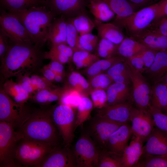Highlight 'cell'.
I'll return each mask as SVG.
<instances>
[{"instance_id":"cell-54","label":"cell","mask_w":167,"mask_h":167,"mask_svg":"<svg viewBox=\"0 0 167 167\" xmlns=\"http://www.w3.org/2000/svg\"><path fill=\"white\" fill-rule=\"evenodd\" d=\"M135 6L138 10L153 4L160 0H127Z\"/></svg>"},{"instance_id":"cell-9","label":"cell","mask_w":167,"mask_h":167,"mask_svg":"<svg viewBox=\"0 0 167 167\" xmlns=\"http://www.w3.org/2000/svg\"><path fill=\"white\" fill-rule=\"evenodd\" d=\"M132 84V98L137 108L148 109L151 105L152 90L141 72L136 69L126 58Z\"/></svg>"},{"instance_id":"cell-43","label":"cell","mask_w":167,"mask_h":167,"mask_svg":"<svg viewBox=\"0 0 167 167\" xmlns=\"http://www.w3.org/2000/svg\"><path fill=\"white\" fill-rule=\"evenodd\" d=\"M148 110L152 117L155 126L167 134V113H164L151 105Z\"/></svg>"},{"instance_id":"cell-31","label":"cell","mask_w":167,"mask_h":167,"mask_svg":"<svg viewBox=\"0 0 167 167\" xmlns=\"http://www.w3.org/2000/svg\"><path fill=\"white\" fill-rule=\"evenodd\" d=\"M3 90L16 103L24 105L28 99L29 94L19 83L15 82L11 79L4 83Z\"/></svg>"},{"instance_id":"cell-46","label":"cell","mask_w":167,"mask_h":167,"mask_svg":"<svg viewBox=\"0 0 167 167\" xmlns=\"http://www.w3.org/2000/svg\"><path fill=\"white\" fill-rule=\"evenodd\" d=\"M90 95L94 107L99 109L107 105V98L105 90H93L91 92Z\"/></svg>"},{"instance_id":"cell-10","label":"cell","mask_w":167,"mask_h":167,"mask_svg":"<svg viewBox=\"0 0 167 167\" xmlns=\"http://www.w3.org/2000/svg\"><path fill=\"white\" fill-rule=\"evenodd\" d=\"M100 150L88 135L82 134L73 150L77 167H97Z\"/></svg>"},{"instance_id":"cell-28","label":"cell","mask_w":167,"mask_h":167,"mask_svg":"<svg viewBox=\"0 0 167 167\" xmlns=\"http://www.w3.org/2000/svg\"><path fill=\"white\" fill-rule=\"evenodd\" d=\"M151 106L164 113L167 112V84L156 82L152 89Z\"/></svg>"},{"instance_id":"cell-29","label":"cell","mask_w":167,"mask_h":167,"mask_svg":"<svg viewBox=\"0 0 167 167\" xmlns=\"http://www.w3.org/2000/svg\"><path fill=\"white\" fill-rule=\"evenodd\" d=\"M116 15L115 19L126 18L138 10L137 7L127 0H102Z\"/></svg>"},{"instance_id":"cell-37","label":"cell","mask_w":167,"mask_h":167,"mask_svg":"<svg viewBox=\"0 0 167 167\" xmlns=\"http://www.w3.org/2000/svg\"><path fill=\"white\" fill-rule=\"evenodd\" d=\"M72 59L78 68H87L100 59L96 54L83 50L75 51Z\"/></svg>"},{"instance_id":"cell-52","label":"cell","mask_w":167,"mask_h":167,"mask_svg":"<svg viewBox=\"0 0 167 167\" xmlns=\"http://www.w3.org/2000/svg\"><path fill=\"white\" fill-rule=\"evenodd\" d=\"M51 48L65 55L70 58H72L74 52L71 47L64 43L52 45Z\"/></svg>"},{"instance_id":"cell-45","label":"cell","mask_w":167,"mask_h":167,"mask_svg":"<svg viewBox=\"0 0 167 167\" xmlns=\"http://www.w3.org/2000/svg\"><path fill=\"white\" fill-rule=\"evenodd\" d=\"M90 87L95 89H107L113 81L106 73H101L90 79Z\"/></svg>"},{"instance_id":"cell-11","label":"cell","mask_w":167,"mask_h":167,"mask_svg":"<svg viewBox=\"0 0 167 167\" xmlns=\"http://www.w3.org/2000/svg\"><path fill=\"white\" fill-rule=\"evenodd\" d=\"M122 125L96 116L90 123L86 133L100 150H106L110 136Z\"/></svg>"},{"instance_id":"cell-18","label":"cell","mask_w":167,"mask_h":167,"mask_svg":"<svg viewBox=\"0 0 167 167\" xmlns=\"http://www.w3.org/2000/svg\"><path fill=\"white\" fill-rule=\"evenodd\" d=\"M143 146V153L154 155H167V134L155 127Z\"/></svg>"},{"instance_id":"cell-35","label":"cell","mask_w":167,"mask_h":167,"mask_svg":"<svg viewBox=\"0 0 167 167\" xmlns=\"http://www.w3.org/2000/svg\"><path fill=\"white\" fill-rule=\"evenodd\" d=\"M93 107L92 100L87 96H83L77 108L75 130L88 119Z\"/></svg>"},{"instance_id":"cell-57","label":"cell","mask_w":167,"mask_h":167,"mask_svg":"<svg viewBox=\"0 0 167 167\" xmlns=\"http://www.w3.org/2000/svg\"><path fill=\"white\" fill-rule=\"evenodd\" d=\"M30 79L32 85L36 87L43 80L39 76L35 75H32Z\"/></svg>"},{"instance_id":"cell-38","label":"cell","mask_w":167,"mask_h":167,"mask_svg":"<svg viewBox=\"0 0 167 167\" xmlns=\"http://www.w3.org/2000/svg\"><path fill=\"white\" fill-rule=\"evenodd\" d=\"M118 45L108 39L101 38L99 41L96 49V55L99 57L104 58H108L116 56Z\"/></svg>"},{"instance_id":"cell-7","label":"cell","mask_w":167,"mask_h":167,"mask_svg":"<svg viewBox=\"0 0 167 167\" xmlns=\"http://www.w3.org/2000/svg\"><path fill=\"white\" fill-rule=\"evenodd\" d=\"M32 112L24 105L15 102L3 90H1L0 121L6 122L18 129L28 120Z\"/></svg>"},{"instance_id":"cell-2","label":"cell","mask_w":167,"mask_h":167,"mask_svg":"<svg viewBox=\"0 0 167 167\" xmlns=\"http://www.w3.org/2000/svg\"><path fill=\"white\" fill-rule=\"evenodd\" d=\"M51 109H41L32 112L24 124L16 131L23 139L59 145L58 129L53 120Z\"/></svg>"},{"instance_id":"cell-49","label":"cell","mask_w":167,"mask_h":167,"mask_svg":"<svg viewBox=\"0 0 167 167\" xmlns=\"http://www.w3.org/2000/svg\"><path fill=\"white\" fill-rule=\"evenodd\" d=\"M157 52L148 49L141 53L146 70L153 63Z\"/></svg>"},{"instance_id":"cell-48","label":"cell","mask_w":167,"mask_h":167,"mask_svg":"<svg viewBox=\"0 0 167 167\" xmlns=\"http://www.w3.org/2000/svg\"><path fill=\"white\" fill-rule=\"evenodd\" d=\"M44 58H49L52 60L56 61L64 64L68 62L70 58L65 55L52 48L44 54Z\"/></svg>"},{"instance_id":"cell-33","label":"cell","mask_w":167,"mask_h":167,"mask_svg":"<svg viewBox=\"0 0 167 167\" xmlns=\"http://www.w3.org/2000/svg\"><path fill=\"white\" fill-rule=\"evenodd\" d=\"M97 167H123L122 155L107 150H100Z\"/></svg>"},{"instance_id":"cell-34","label":"cell","mask_w":167,"mask_h":167,"mask_svg":"<svg viewBox=\"0 0 167 167\" xmlns=\"http://www.w3.org/2000/svg\"><path fill=\"white\" fill-rule=\"evenodd\" d=\"M86 13H81L70 18L79 36L91 33L96 27L95 21H93Z\"/></svg>"},{"instance_id":"cell-60","label":"cell","mask_w":167,"mask_h":167,"mask_svg":"<svg viewBox=\"0 0 167 167\" xmlns=\"http://www.w3.org/2000/svg\"><path fill=\"white\" fill-rule=\"evenodd\" d=\"M46 87L47 84L44 80L37 86V88L40 90L46 89Z\"/></svg>"},{"instance_id":"cell-23","label":"cell","mask_w":167,"mask_h":167,"mask_svg":"<svg viewBox=\"0 0 167 167\" xmlns=\"http://www.w3.org/2000/svg\"><path fill=\"white\" fill-rule=\"evenodd\" d=\"M107 105L117 104L126 102L130 95L128 84L114 83L111 84L106 91Z\"/></svg>"},{"instance_id":"cell-22","label":"cell","mask_w":167,"mask_h":167,"mask_svg":"<svg viewBox=\"0 0 167 167\" xmlns=\"http://www.w3.org/2000/svg\"><path fill=\"white\" fill-rule=\"evenodd\" d=\"M86 7L95 18V21L104 22L113 19L115 14L102 0H86Z\"/></svg>"},{"instance_id":"cell-41","label":"cell","mask_w":167,"mask_h":167,"mask_svg":"<svg viewBox=\"0 0 167 167\" xmlns=\"http://www.w3.org/2000/svg\"><path fill=\"white\" fill-rule=\"evenodd\" d=\"M79 37V34L70 19H66V43L74 52L80 50L78 45Z\"/></svg>"},{"instance_id":"cell-40","label":"cell","mask_w":167,"mask_h":167,"mask_svg":"<svg viewBox=\"0 0 167 167\" xmlns=\"http://www.w3.org/2000/svg\"><path fill=\"white\" fill-rule=\"evenodd\" d=\"M99 42L98 37L91 33L79 36L78 45L80 50L90 52L96 50Z\"/></svg>"},{"instance_id":"cell-8","label":"cell","mask_w":167,"mask_h":167,"mask_svg":"<svg viewBox=\"0 0 167 167\" xmlns=\"http://www.w3.org/2000/svg\"><path fill=\"white\" fill-rule=\"evenodd\" d=\"M52 116L59 134L62 138L63 144L70 146L75 130L76 117L73 109L61 104L52 109Z\"/></svg>"},{"instance_id":"cell-21","label":"cell","mask_w":167,"mask_h":167,"mask_svg":"<svg viewBox=\"0 0 167 167\" xmlns=\"http://www.w3.org/2000/svg\"><path fill=\"white\" fill-rule=\"evenodd\" d=\"M98 36L119 44L126 36L122 31L114 23H104L95 21Z\"/></svg>"},{"instance_id":"cell-42","label":"cell","mask_w":167,"mask_h":167,"mask_svg":"<svg viewBox=\"0 0 167 167\" xmlns=\"http://www.w3.org/2000/svg\"><path fill=\"white\" fill-rule=\"evenodd\" d=\"M83 96L80 92L74 89L63 93L60 101L62 104L68 105L73 109L77 108Z\"/></svg>"},{"instance_id":"cell-36","label":"cell","mask_w":167,"mask_h":167,"mask_svg":"<svg viewBox=\"0 0 167 167\" xmlns=\"http://www.w3.org/2000/svg\"><path fill=\"white\" fill-rule=\"evenodd\" d=\"M135 167H167V155H154L143 153Z\"/></svg>"},{"instance_id":"cell-24","label":"cell","mask_w":167,"mask_h":167,"mask_svg":"<svg viewBox=\"0 0 167 167\" xmlns=\"http://www.w3.org/2000/svg\"><path fill=\"white\" fill-rule=\"evenodd\" d=\"M144 72L155 82L165 75L167 73V50L157 51L153 63Z\"/></svg>"},{"instance_id":"cell-53","label":"cell","mask_w":167,"mask_h":167,"mask_svg":"<svg viewBox=\"0 0 167 167\" xmlns=\"http://www.w3.org/2000/svg\"><path fill=\"white\" fill-rule=\"evenodd\" d=\"M158 6L154 20L163 16H167V0H160L158 2Z\"/></svg>"},{"instance_id":"cell-17","label":"cell","mask_w":167,"mask_h":167,"mask_svg":"<svg viewBox=\"0 0 167 167\" xmlns=\"http://www.w3.org/2000/svg\"><path fill=\"white\" fill-rule=\"evenodd\" d=\"M132 135L131 126L128 123L122 125L110 136L106 150L122 155Z\"/></svg>"},{"instance_id":"cell-20","label":"cell","mask_w":167,"mask_h":167,"mask_svg":"<svg viewBox=\"0 0 167 167\" xmlns=\"http://www.w3.org/2000/svg\"><path fill=\"white\" fill-rule=\"evenodd\" d=\"M143 143L132 135L122 155L123 167H135L143 153Z\"/></svg>"},{"instance_id":"cell-27","label":"cell","mask_w":167,"mask_h":167,"mask_svg":"<svg viewBox=\"0 0 167 167\" xmlns=\"http://www.w3.org/2000/svg\"><path fill=\"white\" fill-rule=\"evenodd\" d=\"M147 49L142 44L127 36L119 44L116 56L127 58L140 54Z\"/></svg>"},{"instance_id":"cell-5","label":"cell","mask_w":167,"mask_h":167,"mask_svg":"<svg viewBox=\"0 0 167 167\" xmlns=\"http://www.w3.org/2000/svg\"><path fill=\"white\" fill-rule=\"evenodd\" d=\"M54 147L44 142L21 139L16 151V160L20 166L38 167L44 157Z\"/></svg>"},{"instance_id":"cell-39","label":"cell","mask_w":167,"mask_h":167,"mask_svg":"<svg viewBox=\"0 0 167 167\" xmlns=\"http://www.w3.org/2000/svg\"><path fill=\"white\" fill-rule=\"evenodd\" d=\"M58 92H53L45 89L38 92L34 96L33 99L41 105H48L60 100L63 94Z\"/></svg>"},{"instance_id":"cell-15","label":"cell","mask_w":167,"mask_h":167,"mask_svg":"<svg viewBox=\"0 0 167 167\" xmlns=\"http://www.w3.org/2000/svg\"><path fill=\"white\" fill-rule=\"evenodd\" d=\"M45 6L55 16L66 19L86 13V0H45Z\"/></svg>"},{"instance_id":"cell-30","label":"cell","mask_w":167,"mask_h":167,"mask_svg":"<svg viewBox=\"0 0 167 167\" xmlns=\"http://www.w3.org/2000/svg\"><path fill=\"white\" fill-rule=\"evenodd\" d=\"M0 4L4 10L10 12L45 6V0H0Z\"/></svg>"},{"instance_id":"cell-62","label":"cell","mask_w":167,"mask_h":167,"mask_svg":"<svg viewBox=\"0 0 167 167\" xmlns=\"http://www.w3.org/2000/svg\"><path fill=\"white\" fill-rule=\"evenodd\" d=\"M62 77L60 74H56L54 80L57 82H58L61 81L62 79Z\"/></svg>"},{"instance_id":"cell-13","label":"cell","mask_w":167,"mask_h":167,"mask_svg":"<svg viewBox=\"0 0 167 167\" xmlns=\"http://www.w3.org/2000/svg\"><path fill=\"white\" fill-rule=\"evenodd\" d=\"M0 29L10 39L33 43L25 27L13 14L4 10L2 11L0 16Z\"/></svg>"},{"instance_id":"cell-51","label":"cell","mask_w":167,"mask_h":167,"mask_svg":"<svg viewBox=\"0 0 167 167\" xmlns=\"http://www.w3.org/2000/svg\"><path fill=\"white\" fill-rule=\"evenodd\" d=\"M10 39L1 29L0 30V56L1 60L3 58L8 49Z\"/></svg>"},{"instance_id":"cell-3","label":"cell","mask_w":167,"mask_h":167,"mask_svg":"<svg viewBox=\"0 0 167 167\" xmlns=\"http://www.w3.org/2000/svg\"><path fill=\"white\" fill-rule=\"evenodd\" d=\"M10 13L19 19L36 46L41 48L48 41L49 29L55 15L45 6Z\"/></svg>"},{"instance_id":"cell-32","label":"cell","mask_w":167,"mask_h":167,"mask_svg":"<svg viewBox=\"0 0 167 167\" xmlns=\"http://www.w3.org/2000/svg\"><path fill=\"white\" fill-rule=\"evenodd\" d=\"M106 73L114 83L129 84L131 81L126 61L114 64L107 71Z\"/></svg>"},{"instance_id":"cell-47","label":"cell","mask_w":167,"mask_h":167,"mask_svg":"<svg viewBox=\"0 0 167 167\" xmlns=\"http://www.w3.org/2000/svg\"><path fill=\"white\" fill-rule=\"evenodd\" d=\"M146 29L167 36V16L154 20Z\"/></svg>"},{"instance_id":"cell-63","label":"cell","mask_w":167,"mask_h":167,"mask_svg":"<svg viewBox=\"0 0 167 167\" xmlns=\"http://www.w3.org/2000/svg\"><path fill=\"white\" fill-rule=\"evenodd\" d=\"M166 113H167V112Z\"/></svg>"},{"instance_id":"cell-58","label":"cell","mask_w":167,"mask_h":167,"mask_svg":"<svg viewBox=\"0 0 167 167\" xmlns=\"http://www.w3.org/2000/svg\"><path fill=\"white\" fill-rule=\"evenodd\" d=\"M19 84L29 93L30 94L33 92V88L32 84L22 82H20Z\"/></svg>"},{"instance_id":"cell-26","label":"cell","mask_w":167,"mask_h":167,"mask_svg":"<svg viewBox=\"0 0 167 167\" xmlns=\"http://www.w3.org/2000/svg\"><path fill=\"white\" fill-rule=\"evenodd\" d=\"M126 58L119 56L99 59L86 68L85 73L90 79L93 77L106 71L114 64L124 62Z\"/></svg>"},{"instance_id":"cell-59","label":"cell","mask_w":167,"mask_h":167,"mask_svg":"<svg viewBox=\"0 0 167 167\" xmlns=\"http://www.w3.org/2000/svg\"><path fill=\"white\" fill-rule=\"evenodd\" d=\"M20 82L32 84L30 78H29L28 76H23L22 78V81Z\"/></svg>"},{"instance_id":"cell-50","label":"cell","mask_w":167,"mask_h":167,"mask_svg":"<svg viewBox=\"0 0 167 167\" xmlns=\"http://www.w3.org/2000/svg\"><path fill=\"white\" fill-rule=\"evenodd\" d=\"M126 59L134 68L141 72L146 70L141 53Z\"/></svg>"},{"instance_id":"cell-6","label":"cell","mask_w":167,"mask_h":167,"mask_svg":"<svg viewBox=\"0 0 167 167\" xmlns=\"http://www.w3.org/2000/svg\"><path fill=\"white\" fill-rule=\"evenodd\" d=\"M20 139L11 125L0 121V167L20 166L16 159V151Z\"/></svg>"},{"instance_id":"cell-1","label":"cell","mask_w":167,"mask_h":167,"mask_svg":"<svg viewBox=\"0 0 167 167\" xmlns=\"http://www.w3.org/2000/svg\"><path fill=\"white\" fill-rule=\"evenodd\" d=\"M44 54L32 42L10 39L7 50L1 60L2 77L6 79L35 71L41 65Z\"/></svg>"},{"instance_id":"cell-4","label":"cell","mask_w":167,"mask_h":167,"mask_svg":"<svg viewBox=\"0 0 167 167\" xmlns=\"http://www.w3.org/2000/svg\"><path fill=\"white\" fill-rule=\"evenodd\" d=\"M158 2L141 9L123 19H115L114 23L122 31H125L127 36H135L146 30L155 20Z\"/></svg>"},{"instance_id":"cell-25","label":"cell","mask_w":167,"mask_h":167,"mask_svg":"<svg viewBox=\"0 0 167 167\" xmlns=\"http://www.w3.org/2000/svg\"><path fill=\"white\" fill-rule=\"evenodd\" d=\"M66 32V19L61 16L52 21L49 33L48 41H50L52 45L67 44Z\"/></svg>"},{"instance_id":"cell-12","label":"cell","mask_w":167,"mask_h":167,"mask_svg":"<svg viewBox=\"0 0 167 167\" xmlns=\"http://www.w3.org/2000/svg\"><path fill=\"white\" fill-rule=\"evenodd\" d=\"M130 121L132 135L144 143L155 127L152 117L148 109L133 107Z\"/></svg>"},{"instance_id":"cell-19","label":"cell","mask_w":167,"mask_h":167,"mask_svg":"<svg viewBox=\"0 0 167 167\" xmlns=\"http://www.w3.org/2000/svg\"><path fill=\"white\" fill-rule=\"evenodd\" d=\"M131 38L142 44L148 49L157 51L167 50V36L156 32L146 29Z\"/></svg>"},{"instance_id":"cell-14","label":"cell","mask_w":167,"mask_h":167,"mask_svg":"<svg viewBox=\"0 0 167 167\" xmlns=\"http://www.w3.org/2000/svg\"><path fill=\"white\" fill-rule=\"evenodd\" d=\"M55 147L43 159L38 167H77L73 150L70 146Z\"/></svg>"},{"instance_id":"cell-44","label":"cell","mask_w":167,"mask_h":167,"mask_svg":"<svg viewBox=\"0 0 167 167\" xmlns=\"http://www.w3.org/2000/svg\"><path fill=\"white\" fill-rule=\"evenodd\" d=\"M68 82L71 86L79 92L86 91L90 88L89 82L81 74L77 72L71 73L68 77Z\"/></svg>"},{"instance_id":"cell-55","label":"cell","mask_w":167,"mask_h":167,"mask_svg":"<svg viewBox=\"0 0 167 167\" xmlns=\"http://www.w3.org/2000/svg\"><path fill=\"white\" fill-rule=\"evenodd\" d=\"M62 64L59 62L52 60L49 64V67L56 74H61L64 70V66Z\"/></svg>"},{"instance_id":"cell-56","label":"cell","mask_w":167,"mask_h":167,"mask_svg":"<svg viewBox=\"0 0 167 167\" xmlns=\"http://www.w3.org/2000/svg\"><path fill=\"white\" fill-rule=\"evenodd\" d=\"M43 75L47 80L52 81L54 80L56 74L49 67L45 70Z\"/></svg>"},{"instance_id":"cell-16","label":"cell","mask_w":167,"mask_h":167,"mask_svg":"<svg viewBox=\"0 0 167 167\" xmlns=\"http://www.w3.org/2000/svg\"><path fill=\"white\" fill-rule=\"evenodd\" d=\"M133 107L126 102L106 105L98 109L96 116L122 124L127 123L130 121Z\"/></svg>"},{"instance_id":"cell-61","label":"cell","mask_w":167,"mask_h":167,"mask_svg":"<svg viewBox=\"0 0 167 167\" xmlns=\"http://www.w3.org/2000/svg\"><path fill=\"white\" fill-rule=\"evenodd\" d=\"M156 82H161L167 84V73L162 78Z\"/></svg>"}]
</instances>
